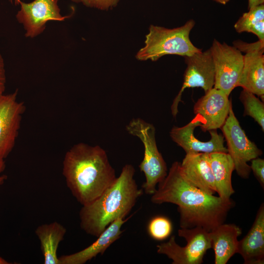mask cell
Instances as JSON below:
<instances>
[{"label":"cell","instance_id":"cell-1","mask_svg":"<svg viewBox=\"0 0 264 264\" xmlns=\"http://www.w3.org/2000/svg\"><path fill=\"white\" fill-rule=\"evenodd\" d=\"M151 201L156 204L176 205L181 228L201 227L208 232L224 223L234 206L231 199L223 200L189 183L182 176L177 161L172 164L166 176L158 183Z\"/></svg>","mask_w":264,"mask_h":264},{"label":"cell","instance_id":"cell-2","mask_svg":"<svg viewBox=\"0 0 264 264\" xmlns=\"http://www.w3.org/2000/svg\"><path fill=\"white\" fill-rule=\"evenodd\" d=\"M63 175L72 195L82 206L99 198L117 178L106 151L84 143L75 144L66 153Z\"/></svg>","mask_w":264,"mask_h":264},{"label":"cell","instance_id":"cell-3","mask_svg":"<svg viewBox=\"0 0 264 264\" xmlns=\"http://www.w3.org/2000/svg\"><path fill=\"white\" fill-rule=\"evenodd\" d=\"M134 173L133 166L126 164L110 188L94 201L82 206L80 224L87 234L98 237L112 222L130 213L144 192L138 187Z\"/></svg>","mask_w":264,"mask_h":264},{"label":"cell","instance_id":"cell-4","mask_svg":"<svg viewBox=\"0 0 264 264\" xmlns=\"http://www.w3.org/2000/svg\"><path fill=\"white\" fill-rule=\"evenodd\" d=\"M195 25L190 20L183 25L166 28L151 25L146 35L144 46L136 55L139 61H156L166 55L189 56L202 51L195 46L190 39V33Z\"/></svg>","mask_w":264,"mask_h":264},{"label":"cell","instance_id":"cell-5","mask_svg":"<svg viewBox=\"0 0 264 264\" xmlns=\"http://www.w3.org/2000/svg\"><path fill=\"white\" fill-rule=\"evenodd\" d=\"M126 129L129 134L138 137L144 145V157L139 165L146 179L142 189L145 194L152 195L168 173L166 163L156 145L155 129L152 124L137 118L132 119Z\"/></svg>","mask_w":264,"mask_h":264},{"label":"cell","instance_id":"cell-6","mask_svg":"<svg viewBox=\"0 0 264 264\" xmlns=\"http://www.w3.org/2000/svg\"><path fill=\"white\" fill-rule=\"evenodd\" d=\"M178 235L186 241L185 246L179 245L173 235L168 242L156 245L157 253L167 256L173 264H202L206 251L211 248L209 232L201 227L180 228Z\"/></svg>","mask_w":264,"mask_h":264},{"label":"cell","instance_id":"cell-7","mask_svg":"<svg viewBox=\"0 0 264 264\" xmlns=\"http://www.w3.org/2000/svg\"><path fill=\"white\" fill-rule=\"evenodd\" d=\"M221 129L227 143V153L234 162L235 170L241 177L248 178L251 170L247 162L261 156L263 152L246 135L234 114L232 104Z\"/></svg>","mask_w":264,"mask_h":264},{"label":"cell","instance_id":"cell-8","mask_svg":"<svg viewBox=\"0 0 264 264\" xmlns=\"http://www.w3.org/2000/svg\"><path fill=\"white\" fill-rule=\"evenodd\" d=\"M210 49L215 70L214 88L229 96L237 87L243 65V55L234 46L216 39Z\"/></svg>","mask_w":264,"mask_h":264},{"label":"cell","instance_id":"cell-9","mask_svg":"<svg viewBox=\"0 0 264 264\" xmlns=\"http://www.w3.org/2000/svg\"><path fill=\"white\" fill-rule=\"evenodd\" d=\"M233 46L243 55V65L237 87H241L264 101V42L258 40L248 43L234 41Z\"/></svg>","mask_w":264,"mask_h":264},{"label":"cell","instance_id":"cell-10","mask_svg":"<svg viewBox=\"0 0 264 264\" xmlns=\"http://www.w3.org/2000/svg\"><path fill=\"white\" fill-rule=\"evenodd\" d=\"M184 58L187 67L184 74L183 82L171 108L174 117L178 112V106L181 101L182 92L186 88L200 87L205 93L214 86L215 70L210 48Z\"/></svg>","mask_w":264,"mask_h":264},{"label":"cell","instance_id":"cell-11","mask_svg":"<svg viewBox=\"0 0 264 264\" xmlns=\"http://www.w3.org/2000/svg\"><path fill=\"white\" fill-rule=\"evenodd\" d=\"M17 91L0 96V159H4L14 147L25 108L17 100Z\"/></svg>","mask_w":264,"mask_h":264},{"label":"cell","instance_id":"cell-12","mask_svg":"<svg viewBox=\"0 0 264 264\" xmlns=\"http://www.w3.org/2000/svg\"><path fill=\"white\" fill-rule=\"evenodd\" d=\"M58 0H35L30 3L21 2V9L16 15L18 22L26 30V37L34 38L42 33L49 21H62Z\"/></svg>","mask_w":264,"mask_h":264},{"label":"cell","instance_id":"cell-13","mask_svg":"<svg viewBox=\"0 0 264 264\" xmlns=\"http://www.w3.org/2000/svg\"><path fill=\"white\" fill-rule=\"evenodd\" d=\"M223 91L213 88L200 98L194 107L201 120L200 128L205 132L221 128L229 113L231 100Z\"/></svg>","mask_w":264,"mask_h":264},{"label":"cell","instance_id":"cell-14","mask_svg":"<svg viewBox=\"0 0 264 264\" xmlns=\"http://www.w3.org/2000/svg\"><path fill=\"white\" fill-rule=\"evenodd\" d=\"M201 125L199 117L196 115L186 125L178 127L174 126L171 129L170 135L172 140L181 147L186 154L189 153H212L214 152L227 153L224 146V138L219 133L217 130L209 131L211 138L208 141H201L194 134L195 128Z\"/></svg>","mask_w":264,"mask_h":264},{"label":"cell","instance_id":"cell-15","mask_svg":"<svg viewBox=\"0 0 264 264\" xmlns=\"http://www.w3.org/2000/svg\"><path fill=\"white\" fill-rule=\"evenodd\" d=\"M180 169L184 178L193 186L210 195L217 193L209 154H186L180 163Z\"/></svg>","mask_w":264,"mask_h":264},{"label":"cell","instance_id":"cell-16","mask_svg":"<svg viewBox=\"0 0 264 264\" xmlns=\"http://www.w3.org/2000/svg\"><path fill=\"white\" fill-rule=\"evenodd\" d=\"M131 217L126 219L121 217L112 222L95 242L84 249L59 257L61 264H84L98 255H103L111 244L120 238L123 232L122 226Z\"/></svg>","mask_w":264,"mask_h":264},{"label":"cell","instance_id":"cell-17","mask_svg":"<svg viewBox=\"0 0 264 264\" xmlns=\"http://www.w3.org/2000/svg\"><path fill=\"white\" fill-rule=\"evenodd\" d=\"M237 253L245 264L264 263V205L259 207L249 231L238 242Z\"/></svg>","mask_w":264,"mask_h":264},{"label":"cell","instance_id":"cell-18","mask_svg":"<svg viewBox=\"0 0 264 264\" xmlns=\"http://www.w3.org/2000/svg\"><path fill=\"white\" fill-rule=\"evenodd\" d=\"M242 230L235 224H220L209 232L211 248L215 253V264H225L237 253L238 237Z\"/></svg>","mask_w":264,"mask_h":264},{"label":"cell","instance_id":"cell-19","mask_svg":"<svg viewBox=\"0 0 264 264\" xmlns=\"http://www.w3.org/2000/svg\"><path fill=\"white\" fill-rule=\"evenodd\" d=\"M209 157L217 193L223 200H230L231 196L235 193L231 181L235 170L234 162L227 153H210Z\"/></svg>","mask_w":264,"mask_h":264},{"label":"cell","instance_id":"cell-20","mask_svg":"<svg viewBox=\"0 0 264 264\" xmlns=\"http://www.w3.org/2000/svg\"><path fill=\"white\" fill-rule=\"evenodd\" d=\"M66 232V228L57 221L43 224L36 228L35 234L40 242L44 264H61L57 250Z\"/></svg>","mask_w":264,"mask_h":264},{"label":"cell","instance_id":"cell-21","mask_svg":"<svg viewBox=\"0 0 264 264\" xmlns=\"http://www.w3.org/2000/svg\"><path fill=\"white\" fill-rule=\"evenodd\" d=\"M242 14L234 24L239 33H251L264 42V4L254 6Z\"/></svg>","mask_w":264,"mask_h":264},{"label":"cell","instance_id":"cell-22","mask_svg":"<svg viewBox=\"0 0 264 264\" xmlns=\"http://www.w3.org/2000/svg\"><path fill=\"white\" fill-rule=\"evenodd\" d=\"M240 100L244 106V115L251 117L264 131V104L259 98L251 92L243 89Z\"/></svg>","mask_w":264,"mask_h":264},{"label":"cell","instance_id":"cell-23","mask_svg":"<svg viewBox=\"0 0 264 264\" xmlns=\"http://www.w3.org/2000/svg\"><path fill=\"white\" fill-rule=\"evenodd\" d=\"M173 225L168 218L163 216H157L151 219L147 225L149 235L156 241H163L171 234Z\"/></svg>","mask_w":264,"mask_h":264},{"label":"cell","instance_id":"cell-24","mask_svg":"<svg viewBox=\"0 0 264 264\" xmlns=\"http://www.w3.org/2000/svg\"><path fill=\"white\" fill-rule=\"evenodd\" d=\"M76 3H82L86 6L101 10H108L116 7L119 0H71Z\"/></svg>","mask_w":264,"mask_h":264},{"label":"cell","instance_id":"cell-25","mask_svg":"<svg viewBox=\"0 0 264 264\" xmlns=\"http://www.w3.org/2000/svg\"><path fill=\"white\" fill-rule=\"evenodd\" d=\"M250 166L255 177L264 188V160L259 157L251 160Z\"/></svg>","mask_w":264,"mask_h":264},{"label":"cell","instance_id":"cell-26","mask_svg":"<svg viewBox=\"0 0 264 264\" xmlns=\"http://www.w3.org/2000/svg\"><path fill=\"white\" fill-rule=\"evenodd\" d=\"M5 74L3 63L0 56V96L3 94L5 85Z\"/></svg>","mask_w":264,"mask_h":264},{"label":"cell","instance_id":"cell-27","mask_svg":"<svg viewBox=\"0 0 264 264\" xmlns=\"http://www.w3.org/2000/svg\"><path fill=\"white\" fill-rule=\"evenodd\" d=\"M5 168L4 159H0V186H1L6 179V176L2 174Z\"/></svg>","mask_w":264,"mask_h":264},{"label":"cell","instance_id":"cell-28","mask_svg":"<svg viewBox=\"0 0 264 264\" xmlns=\"http://www.w3.org/2000/svg\"><path fill=\"white\" fill-rule=\"evenodd\" d=\"M264 3V0H248V9Z\"/></svg>","mask_w":264,"mask_h":264},{"label":"cell","instance_id":"cell-29","mask_svg":"<svg viewBox=\"0 0 264 264\" xmlns=\"http://www.w3.org/2000/svg\"><path fill=\"white\" fill-rule=\"evenodd\" d=\"M215 0V1L219 3H220L222 4H225L227 2H228L230 0Z\"/></svg>","mask_w":264,"mask_h":264},{"label":"cell","instance_id":"cell-30","mask_svg":"<svg viewBox=\"0 0 264 264\" xmlns=\"http://www.w3.org/2000/svg\"><path fill=\"white\" fill-rule=\"evenodd\" d=\"M10 263L4 260L3 258L0 256V264H9Z\"/></svg>","mask_w":264,"mask_h":264},{"label":"cell","instance_id":"cell-31","mask_svg":"<svg viewBox=\"0 0 264 264\" xmlns=\"http://www.w3.org/2000/svg\"><path fill=\"white\" fill-rule=\"evenodd\" d=\"M14 0L15 4L16 5L20 4V2H21L20 0Z\"/></svg>","mask_w":264,"mask_h":264}]
</instances>
